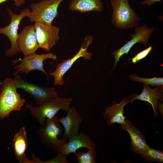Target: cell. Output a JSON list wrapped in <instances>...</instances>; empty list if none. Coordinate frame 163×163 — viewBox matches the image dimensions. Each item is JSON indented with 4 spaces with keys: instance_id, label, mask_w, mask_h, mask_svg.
<instances>
[{
    "instance_id": "cell-1",
    "label": "cell",
    "mask_w": 163,
    "mask_h": 163,
    "mask_svg": "<svg viewBox=\"0 0 163 163\" xmlns=\"http://www.w3.org/2000/svg\"><path fill=\"white\" fill-rule=\"evenodd\" d=\"M0 120L9 117L13 111H20L26 101L17 92L14 79L5 78L0 82Z\"/></svg>"
},
{
    "instance_id": "cell-2",
    "label": "cell",
    "mask_w": 163,
    "mask_h": 163,
    "mask_svg": "<svg viewBox=\"0 0 163 163\" xmlns=\"http://www.w3.org/2000/svg\"><path fill=\"white\" fill-rule=\"evenodd\" d=\"M58 117L56 115L51 119L45 120L46 124L43 127L37 129L36 133L39 139L45 148L57 152L61 145L67 142L66 139L58 138L63 133V127L58 121Z\"/></svg>"
},
{
    "instance_id": "cell-3",
    "label": "cell",
    "mask_w": 163,
    "mask_h": 163,
    "mask_svg": "<svg viewBox=\"0 0 163 163\" xmlns=\"http://www.w3.org/2000/svg\"><path fill=\"white\" fill-rule=\"evenodd\" d=\"M72 101V97H62L58 96L38 106L33 107L28 104L26 106L32 116L36 119L40 125L44 126L46 124V119L53 118L60 110L67 112L69 109L70 105Z\"/></svg>"
},
{
    "instance_id": "cell-4",
    "label": "cell",
    "mask_w": 163,
    "mask_h": 163,
    "mask_svg": "<svg viewBox=\"0 0 163 163\" xmlns=\"http://www.w3.org/2000/svg\"><path fill=\"white\" fill-rule=\"evenodd\" d=\"M110 2L113 9L111 21L115 27L126 29L137 26L140 18L128 0H111Z\"/></svg>"
},
{
    "instance_id": "cell-5",
    "label": "cell",
    "mask_w": 163,
    "mask_h": 163,
    "mask_svg": "<svg viewBox=\"0 0 163 163\" xmlns=\"http://www.w3.org/2000/svg\"><path fill=\"white\" fill-rule=\"evenodd\" d=\"M65 0H42L37 3L31 4L32 11L27 17L31 22L51 25L54 19L58 14V8Z\"/></svg>"
},
{
    "instance_id": "cell-6",
    "label": "cell",
    "mask_w": 163,
    "mask_h": 163,
    "mask_svg": "<svg viewBox=\"0 0 163 163\" xmlns=\"http://www.w3.org/2000/svg\"><path fill=\"white\" fill-rule=\"evenodd\" d=\"M17 88L28 93L34 99L36 104L40 105L58 97V92L54 88L39 85L30 82L19 74L14 75Z\"/></svg>"
},
{
    "instance_id": "cell-7",
    "label": "cell",
    "mask_w": 163,
    "mask_h": 163,
    "mask_svg": "<svg viewBox=\"0 0 163 163\" xmlns=\"http://www.w3.org/2000/svg\"><path fill=\"white\" fill-rule=\"evenodd\" d=\"M91 36L85 38L84 43L77 53L72 57L63 60L59 63L55 70L50 72L49 75L53 77L54 79V85L55 86L62 85L65 83L63 77L65 73L71 67L74 62L78 59L83 57L85 60L91 59L92 53L88 52L87 49L93 40Z\"/></svg>"
},
{
    "instance_id": "cell-8",
    "label": "cell",
    "mask_w": 163,
    "mask_h": 163,
    "mask_svg": "<svg viewBox=\"0 0 163 163\" xmlns=\"http://www.w3.org/2000/svg\"><path fill=\"white\" fill-rule=\"evenodd\" d=\"M8 11L11 18V21L6 27L0 28V34L5 35L10 41L11 47L5 51V55L7 56H11L20 52L17 43L19 26L21 20L24 18L27 17L30 11L28 8H26L21 11L19 14L17 15L13 13L10 8H8Z\"/></svg>"
},
{
    "instance_id": "cell-9",
    "label": "cell",
    "mask_w": 163,
    "mask_h": 163,
    "mask_svg": "<svg viewBox=\"0 0 163 163\" xmlns=\"http://www.w3.org/2000/svg\"><path fill=\"white\" fill-rule=\"evenodd\" d=\"M57 58V56L52 53L42 54H37L35 53L25 56L24 59L15 60L13 62L14 63L18 62H21L14 67L17 71L13 74V75L14 76L20 73V75L24 73L25 75H26L32 71L38 70L42 71L48 76V74L43 68L44 61L47 59L56 60Z\"/></svg>"
},
{
    "instance_id": "cell-10",
    "label": "cell",
    "mask_w": 163,
    "mask_h": 163,
    "mask_svg": "<svg viewBox=\"0 0 163 163\" xmlns=\"http://www.w3.org/2000/svg\"><path fill=\"white\" fill-rule=\"evenodd\" d=\"M154 30V28H149L145 24L136 27L134 34L130 35L132 38L120 48L112 53L111 54L115 59L113 69L121 57L124 54L128 55L130 49L136 44L139 43L147 46L150 35Z\"/></svg>"
},
{
    "instance_id": "cell-11",
    "label": "cell",
    "mask_w": 163,
    "mask_h": 163,
    "mask_svg": "<svg viewBox=\"0 0 163 163\" xmlns=\"http://www.w3.org/2000/svg\"><path fill=\"white\" fill-rule=\"evenodd\" d=\"M39 47L49 51L59 38V28L52 25L35 23L34 26Z\"/></svg>"
},
{
    "instance_id": "cell-12",
    "label": "cell",
    "mask_w": 163,
    "mask_h": 163,
    "mask_svg": "<svg viewBox=\"0 0 163 163\" xmlns=\"http://www.w3.org/2000/svg\"><path fill=\"white\" fill-rule=\"evenodd\" d=\"M69 140L61 145L57 152L67 156L71 153L75 154L76 151L81 148L88 149L94 148L95 143L87 134L81 132L69 138Z\"/></svg>"
},
{
    "instance_id": "cell-13",
    "label": "cell",
    "mask_w": 163,
    "mask_h": 163,
    "mask_svg": "<svg viewBox=\"0 0 163 163\" xmlns=\"http://www.w3.org/2000/svg\"><path fill=\"white\" fill-rule=\"evenodd\" d=\"M17 43L20 51L24 56L35 53L39 47L34 26L30 24L23 28L18 34Z\"/></svg>"
},
{
    "instance_id": "cell-14",
    "label": "cell",
    "mask_w": 163,
    "mask_h": 163,
    "mask_svg": "<svg viewBox=\"0 0 163 163\" xmlns=\"http://www.w3.org/2000/svg\"><path fill=\"white\" fill-rule=\"evenodd\" d=\"M65 116L58 119L64 129L62 138L66 139L78 134L82 119L75 107H70Z\"/></svg>"
},
{
    "instance_id": "cell-15",
    "label": "cell",
    "mask_w": 163,
    "mask_h": 163,
    "mask_svg": "<svg viewBox=\"0 0 163 163\" xmlns=\"http://www.w3.org/2000/svg\"><path fill=\"white\" fill-rule=\"evenodd\" d=\"M120 125L122 129L127 131L130 135V148L133 152L139 154L149 147L143 133L131 121L126 120L125 123Z\"/></svg>"
},
{
    "instance_id": "cell-16",
    "label": "cell",
    "mask_w": 163,
    "mask_h": 163,
    "mask_svg": "<svg viewBox=\"0 0 163 163\" xmlns=\"http://www.w3.org/2000/svg\"><path fill=\"white\" fill-rule=\"evenodd\" d=\"M143 86V91L141 94L139 95L133 94L129 97V98L130 102L136 99L148 102L151 105L154 117H156L158 114L157 108L158 104V101L161 100L163 97L162 88L160 86H157L152 88L148 85L144 84Z\"/></svg>"
},
{
    "instance_id": "cell-17",
    "label": "cell",
    "mask_w": 163,
    "mask_h": 163,
    "mask_svg": "<svg viewBox=\"0 0 163 163\" xmlns=\"http://www.w3.org/2000/svg\"><path fill=\"white\" fill-rule=\"evenodd\" d=\"M130 102L129 98H124L118 104L113 101L111 106H108L105 108L103 115L108 125L112 126L114 123L121 125L125 123L126 117L124 115V108L126 104Z\"/></svg>"
},
{
    "instance_id": "cell-18",
    "label": "cell",
    "mask_w": 163,
    "mask_h": 163,
    "mask_svg": "<svg viewBox=\"0 0 163 163\" xmlns=\"http://www.w3.org/2000/svg\"><path fill=\"white\" fill-rule=\"evenodd\" d=\"M28 146L27 133L25 127H23L15 134L13 142L14 155L20 163H34L26 156L25 152Z\"/></svg>"
},
{
    "instance_id": "cell-19",
    "label": "cell",
    "mask_w": 163,
    "mask_h": 163,
    "mask_svg": "<svg viewBox=\"0 0 163 163\" xmlns=\"http://www.w3.org/2000/svg\"><path fill=\"white\" fill-rule=\"evenodd\" d=\"M103 6L101 0H71L69 8L72 11L85 12L102 11Z\"/></svg>"
},
{
    "instance_id": "cell-20",
    "label": "cell",
    "mask_w": 163,
    "mask_h": 163,
    "mask_svg": "<svg viewBox=\"0 0 163 163\" xmlns=\"http://www.w3.org/2000/svg\"><path fill=\"white\" fill-rule=\"evenodd\" d=\"M75 157L78 163H96L97 151L95 148L88 151L78 150L76 152Z\"/></svg>"
},
{
    "instance_id": "cell-21",
    "label": "cell",
    "mask_w": 163,
    "mask_h": 163,
    "mask_svg": "<svg viewBox=\"0 0 163 163\" xmlns=\"http://www.w3.org/2000/svg\"><path fill=\"white\" fill-rule=\"evenodd\" d=\"M146 161L150 162L163 161V152L160 149H155L149 147L142 153L139 154Z\"/></svg>"
},
{
    "instance_id": "cell-22",
    "label": "cell",
    "mask_w": 163,
    "mask_h": 163,
    "mask_svg": "<svg viewBox=\"0 0 163 163\" xmlns=\"http://www.w3.org/2000/svg\"><path fill=\"white\" fill-rule=\"evenodd\" d=\"M129 77L133 81L142 82L153 87L163 86V78L161 77H155L145 78L140 77L135 74H133L130 75Z\"/></svg>"
},
{
    "instance_id": "cell-23",
    "label": "cell",
    "mask_w": 163,
    "mask_h": 163,
    "mask_svg": "<svg viewBox=\"0 0 163 163\" xmlns=\"http://www.w3.org/2000/svg\"><path fill=\"white\" fill-rule=\"evenodd\" d=\"M66 156L58 152L56 156L53 158L43 161L37 157L34 153L31 156V160L34 163H69L66 159Z\"/></svg>"
},
{
    "instance_id": "cell-24",
    "label": "cell",
    "mask_w": 163,
    "mask_h": 163,
    "mask_svg": "<svg viewBox=\"0 0 163 163\" xmlns=\"http://www.w3.org/2000/svg\"><path fill=\"white\" fill-rule=\"evenodd\" d=\"M152 47L149 46L146 49L138 53L133 58L129 59L133 64L136 63L139 61L145 58L152 51Z\"/></svg>"
},
{
    "instance_id": "cell-25",
    "label": "cell",
    "mask_w": 163,
    "mask_h": 163,
    "mask_svg": "<svg viewBox=\"0 0 163 163\" xmlns=\"http://www.w3.org/2000/svg\"><path fill=\"white\" fill-rule=\"evenodd\" d=\"M161 0H145L141 2V4L144 5H147L151 6L156 2H160Z\"/></svg>"
},
{
    "instance_id": "cell-26",
    "label": "cell",
    "mask_w": 163,
    "mask_h": 163,
    "mask_svg": "<svg viewBox=\"0 0 163 163\" xmlns=\"http://www.w3.org/2000/svg\"><path fill=\"white\" fill-rule=\"evenodd\" d=\"M8 0H0V4ZM14 2V4L17 6H19L21 5L24 3V0H13Z\"/></svg>"
}]
</instances>
